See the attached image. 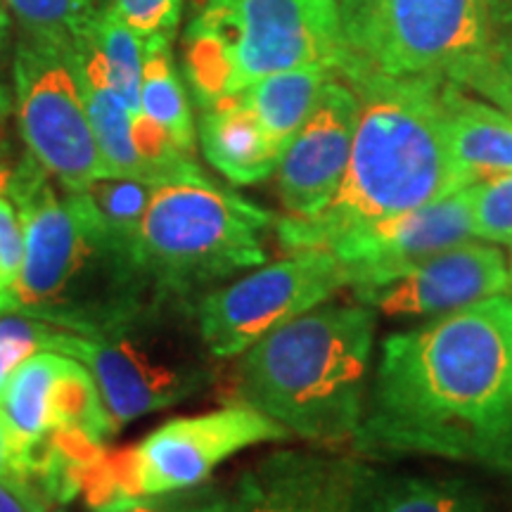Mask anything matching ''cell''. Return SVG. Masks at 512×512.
<instances>
[{"mask_svg": "<svg viewBox=\"0 0 512 512\" xmlns=\"http://www.w3.org/2000/svg\"><path fill=\"white\" fill-rule=\"evenodd\" d=\"M486 19H489V29L494 41L503 36L505 27H508V15H510V0H484Z\"/></svg>", "mask_w": 512, "mask_h": 512, "instance_id": "obj_35", "label": "cell"}, {"mask_svg": "<svg viewBox=\"0 0 512 512\" xmlns=\"http://www.w3.org/2000/svg\"><path fill=\"white\" fill-rule=\"evenodd\" d=\"M0 479L27 482V456L3 411H0Z\"/></svg>", "mask_w": 512, "mask_h": 512, "instance_id": "obj_32", "label": "cell"}, {"mask_svg": "<svg viewBox=\"0 0 512 512\" xmlns=\"http://www.w3.org/2000/svg\"><path fill=\"white\" fill-rule=\"evenodd\" d=\"M110 8L140 38L171 36L181 19L183 0H112Z\"/></svg>", "mask_w": 512, "mask_h": 512, "instance_id": "obj_30", "label": "cell"}, {"mask_svg": "<svg viewBox=\"0 0 512 512\" xmlns=\"http://www.w3.org/2000/svg\"><path fill=\"white\" fill-rule=\"evenodd\" d=\"M290 437L280 422L247 403L174 418L138 446H128L136 491L138 496H159L192 489L207 482L235 453Z\"/></svg>", "mask_w": 512, "mask_h": 512, "instance_id": "obj_11", "label": "cell"}, {"mask_svg": "<svg viewBox=\"0 0 512 512\" xmlns=\"http://www.w3.org/2000/svg\"><path fill=\"white\" fill-rule=\"evenodd\" d=\"M472 238L470 185L451 195L401 211L337 240L328 252L342 261L349 287L389 283L441 249Z\"/></svg>", "mask_w": 512, "mask_h": 512, "instance_id": "obj_12", "label": "cell"}, {"mask_svg": "<svg viewBox=\"0 0 512 512\" xmlns=\"http://www.w3.org/2000/svg\"><path fill=\"white\" fill-rule=\"evenodd\" d=\"M472 235L512 249V171L470 185Z\"/></svg>", "mask_w": 512, "mask_h": 512, "instance_id": "obj_27", "label": "cell"}, {"mask_svg": "<svg viewBox=\"0 0 512 512\" xmlns=\"http://www.w3.org/2000/svg\"><path fill=\"white\" fill-rule=\"evenodd\" d=\"M498 41H505L508 43V46L512 48V0H510V15H508V27H505V31H503V36L498 38Z\"/></svg>", "mask_w": 512, "mask_h": 512, "instance_id": "obj_37", "label": "cell"}, {"mask_svg": "<svg viewBox=\"0 0 512 512\" xmlns=\"http://www.w3.org/2000/svg\"><path fill=\"white\" fill-rule=\"evenodd\" d=\"M444 79L479 93L512 119V48L505 41H491L484 50L456 62Z\"/></svg>", "mask_w": 512, "mask_h": 512, "instance_id": "obj_25", "label": "cell"}, {"mask_svg": "<svg viewBox=\"0 0 512 512\" xmlns=\"http://www.w3.org/2000/svg\"><path fill=\"white\" fill-rule=\"evenodd\" d=\"M510 290H512V264H510Z\"/></svg>", "mask_w": 512, "mask_h": 512, "instance_id": "obj_38", "label": "cell"}, {"mask_svg": "<svg viewBox=\"0 0 512 512\" xmlns=\"http://www.w3.org/2000/svg\"><path fill=\"white\" fill-rule=\"evenodd\" d=\"M81 192L88 197L100 221L117 238L140 249V228H143L155 185L138 181V178L102 176L88 183Z\"/></svg>", "mask_w": 512, "mask_h": 512, "instance_id": "obj_24", "label": "cell"}, {"mask_svg": "<svg viewBox=\"0 0 512 512\" xmlns=\"http://www.w3.org/2000/svg\"><path fill=\"white\" fill-rule=\"evenodd\" d=\"M275 216L207 176L155 185L140 228V256L159 294L190 302L247 268L264 266Z\"/></svg>", "mask_w": 512, "mask_h": 512, "instance_id": "obj_6", "label": "cell"}, {"mask_svg": "<svg viewBox=\"0 0 512 512\" xmlns=\"http://www.w3.org/2000/svg\"><path fill=\"white\" fill-rule=\"evenodd\" d=\"M171 36L143 38V79H140V112L166 128L178 147L192 155L195 126L188 93H185L176 64L171 60Z\"/></svg>", "mask_w": 512, "mask_h": 512, "instance_id": "obj_21", "label": "cell"}, {"mask_svg": "<svg viewBox=\"0 0 512 512\" xmlns=\"http://www.w3.org/2000/svg\"><path fill=\"white\" fill-rule=\"evenodd\" d=\"M64 354L38 351L10 375L0 392V411L10 420L24 456L48 430H53V396L64 366Z\"/></svg>", "mask_w": 512, "mask_h": 512, "instance_id": "obj_20", "label": "cell"}, {"mask_svg": "<svg viewBox=\"0 0 512 512\" xmlns=\"http://www.w3.org/2000/svg\"><path fill=\"white\" fill-rule=\"evenodd\" d=\"M351 512H494V505L470 479L403 475L361 465Z\"/></svg>", "mask_w": 512, "mask_h": 512, "instance_id": "obj_18", "label": "cell"}, {"mask_svg": "<svg viewBox=\"0 0 512 512\" xmlns=\"http://www.w3.org/2000/svg\"><path fill=\"white\" fill-rule=\"evenodd\" d=\"M53 427H74L105 444L117 432L93 375L76 358H67L53 396Z\"/></svg>", "mask_w": 512, "mask_h": 512, "instance_id": "obj_23", "label": "cell"}, {"mask_svg": "<svg viewBox=\"0 0 512 512\" xmlns=\"http://www.w3.org/2000/svg\"><path fill=\"white\" fill-rule=\"evenodd\" d=\"M0 512H55V505L27 482L0 479Z\"/></svg>", "mask_w": 512, "mask_h": 512, "instance_id": "obj_33", "label": "cell"}, {"mask_svg": "<svg viewBox=\"0 0 512 512\" xmlns=\"http://www.w3.org/2000/svg\"><path fill=\"white\" fill-rule=\"evenodd\" d=\"M335 72L323 64L280 72L240 91V100L252 110L261 128L280 150L290 145L299 128L316 110L320 93Z\"/></svg>", "mask_w": 512, "mask_h": 512, "instance_id": "obj_19", "label": "cell"}, {"mask_svg": "<svg viewBox=\"0 0 512 512\" xmlns=\"http://www.w3.org/2000/svg\"><path fill=\"white\" fill-rule=\"evenodd\" d=\"M48 337L50 328L38 320L15 313L0 318V392L27 358L48 349Z\"/></svg>", "mask_w": 512, "mask_h": 512, "instance_id": "obj_28", "label": "cell"}, {"mask_svg": "<svg viewBox=\"0 0 512 512\" xmlns=\"http://www.w3.org/2000/svg\"><path fill=\"white\" fill-rule=\"evenodd\" d=\"M188 302L159 297L138 316L100 335L50 328L48 349L83 363L117 425L171 408L207 384V368L192 354Z\"/></svg>", "mask_w": 512, "mask_h": 512, "instance_id": "obj_7", "label": "cell"}, {"mask_svg": "<svg viewBox=\"0 0 512 512\" xmlns=\"http://www.w3.org/2000/svg\"><path fill=\"white\" fill-rule=\"evenodd\" d=\"M88 31L105 55L114 91L131 114H140V79H143V38L128 29L112 8L95 12Z\"/></svg>", "mask_w": 512, "mask_h": 512, "instance_id": "obj_22", "label": "cell"}, {"mask_svg": "<svg viewBox=\"0 0 512 512\" xmlns=\"http://www.w3.org/2000/svg\"><path fill=\"white\" fill-rule=\"evenodd\" d=\"M510 287V266L501 249L465 240L427 256L389 283L354 290L358 304L389 318H434Z\"/></svg>", "mask_w": 512, "mask_h": 512, "instance_id": "obj_13", "label": "cell"}, {"mask_svg": "<svg viewBox=\"0 0 512 512\" xmlns=\"http://www.w3.org/2000/svg\"><path fill=\"white\" fill-rule=\"evenodd\" d=\"M8 195L22 221L24 261L15 285L0 294V316L100 335L164 297L140 249L117 238L81 190L60 195L29 152L15 166Z\"/></svg>", "mask_w": 512, "mask_h": 512, "instance_id": "obj_2", "label": "cell"}, {"mask_svg": "<svg viewBox=\"0 0 512 512\" xmlns=\"http://www.w3.org/2000/svg\"><path fill=\"white\" fill-rule=\"evenodd\" d=\"M344 60L337 0H204L183 38V69L200 107L266 76Z\"/></svg>", "mask_w": 512, "mask_h": 512, "instance_id": "obj_5", "label": "cell"}, {"mask_svg": "<svg viewBox=\"0 0 512 512\" xmlns=\"http://www.w3.org/2000/svg\"><path fill=\"white\" fill-rule=\"evenodd\" d=\"M361 463L285 448L242 472L223 512H351Z\"/></svg>", "mask_w": 512, "mask_h": 512, "instance_id": "obj_15", "label": "cell"}, {"mask_svg": "<svg viewBox=\"0 0 512 512\" xmlns=\"http://www.w3.org/2000/svg\"><path fill=\"white\" fill-rule=\"evenodd\" d=\"M24 261V230L15 204L0 195V294L15 285Z\"/></svg>", "mask_w": 512, "mask_h": 512, "instance_id": "obj_31", "label": "cell"}, {"mask_svg": "<svg viewBox=\"0 0 512 512\" xmlns=\"http://www.w3.org/2000/svg\"><path fill=\"white\" fill-rule=\"evenodd\" d=\"M358 119V95L337 74L325 83L316 110L285 147L278 195L287 216H313L330 204L347 171Z\"/></svg>", "mask_w": 512, "mask_h": 512, "instance_id": "obj_14", "label": "cell"}, {"mask_svg": "<svg viewBox=\"0 0 512 512\" xmlns=\"http://www.w3.org/2000/svg\"><path fill=\"white\" fill-rule=\"evenodd\" d=\"M349 273L328 249H299L275 264L202 294L195 320L207 354L240 356L280 325L330 302Z\"/></svg>", "mask_w": 512, "mask_h": 512, "instance_id": "obj_10", "label": "cell"}, {"mask_svg": "<svg viewBox=\"0 0 512 512\" xmlns=\"http://www.w3.org/2000/svg\"><path fill=\"white\" fill-rule=\"evenodd\" d=\"M8 43H10V27L8 17L0 8V124L10 117L15 110V86L10 83L8 72Z\"/></svg>", "mask_w": 512, "mask_h": 512, "instance_id": "obj_34", "label": "cell"}, {"mask_svg": "<svg viewBox=\"0 0 512 512\" xmlns=\"http://www.w3.org/2000/svg\"><path fill=\"white\" fill-rule=\"evenodd\" d=\"M95 0H5L24 36L74 43L93 17Z\"/></svg>", "mask_w": 512, "mask_h": 512, "instance_id": "obj_26", "label": "cell"}, {"mask_svg": "<svg viewBox=\"0 0 512 512\" xmlns=\"http://www.w3.org/2000/svg\"><path fill=\"white\" fill-rule=\"evenodd\" d=\"M226 498L228 491L204 482L200 486H192V489L171 491V494L126 498V501H119L98 512H223Z\"/></svg>", "mask_w": 512, "mask_h": 512, "instance_id": "obj_29", "label": "cell"}, {"mask_svg": "<svg viewBox=\"0 0 512 512\" xmlns=\"http://www.w3.org/2000/svg\"><path fill=\"white\" fill-rule=\"evenodd\" d=\"M439 105L451 155L470 185L510 174L512 119L508 114L472 98L463 86L448 79H441Z\"/></svg>", "mask_w": 512, "mask_h": 512, "instance_id": "obj_16", "label": "cell"}, {"mask_svg": "<svg viewBox=\"0 0 512 512\" xmlns=\"http://www.w3.org/2000/svg\"><path fill=\"white\" fill-rule=\"evenodd\" d=\"M12 86L27 152L64 190H83L95 178L110 176L88 121L72 43L24 36L12 62Z\"/></svg>", "mask_w": 512, "mask_h": 512, "instance_id": "obj_9", "label": "cell"}, {"mask_svg": "<svg viewBox=\"0 0 512 512\" xmlns=\"http://www.w3.org/2000/svg\"><path fill=\"white\" fill-rule=\"evenodd\" d=\"M377 313L320 304L261 337L238 363V396L316 444L351 441L366 411Z\"/></svg>", "mask_w": 512, "mask_h": 512, "instance_id": "obj_4", "label": "cell"}, {"mask_svg": "<svg viewBox=\"0 0 512 512\" xmlns=\"http://www.w3.org/2000/svg\"><path fill=\"white\" fill-rule=\"evenodd\" d=\"M337 76H444L494 41L484 0H342Z\"/></svg>", "mask_w": 512, "mask_h": 512, "instance_id": "obj_8", "label": "cell"}, {"mask_svg": "<svg viewBox=\"0 0 512 512\" xmlns=\"http://www.w3.org/2000/svg\"><path fill=\"white\" fill-rule=\"evenodd\" d=\"M358 456H432L512 477V299L505 294L384 337Z\"/></svg>", "mask_w": 512, "mask_h": 512, "instance_id": "obj_1", "label": "cell"}, {"mask_svg": "<svg viewBox=\"0 0 512 512\" xmlns=\"http://www.w3.org/2000/svg\"><path fill=\"white\" fill-rule=\"evenodd\" d=\"M200 143L207 162L235 185L266 181L283 157V150L268 138L240 95L204 107Z\"/></svg>", "mask_w": 512, "mask_h": 512, "instance_id": "obj_17", "label": "cell"}, {"mask_svg": "<svg viewBox=\"0 0 512 512\" xmlns=\"http://www.w3.org/2000/svg\"><path fill=\"white\" fill-rule=\"evenodd\" d=\"M12 174H15V166H12L10 150L3 145V138H0V195H3V192H8Z\"/></svg>", "mask_w": 512, "mask_h": 512, "instance_id": "obj_36", "label": "cell"}, {"mask_svg": "<svg viewBox=\"0 0 512 512\" xmlns=\"http://www.w3.org/2000/svg\"><path fill=\"white\" fill-rule=\"evenodd\" d=\"M441 74L347 76L358 119L342 183L313 216H283L275 235L287 252L330 249L370 223L467 188L441 119Z\"/></svg>", "mask_w": 512, "mask_h": 512, "instance_id": "obj_3", "label": "cell"}]
</instances>
